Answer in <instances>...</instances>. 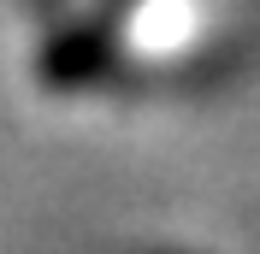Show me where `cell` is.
Instances as JSON below:
<instances>
[{"label":"cell","mask_w":260,"mask_h":254,"mask_svg":"<svg viewBox=\"0 0 260 254\" xmlns=\"http://www.w3.org/2000/svg\"><path fill=\"white\" fill-rule=\"evenodd\" d=\"M113 65V36L107 24H77V30L53 36L48 48H42V77L48 89H83L89 77H101Z\"/></svg>","instance_id":"1"}]
</instances>
